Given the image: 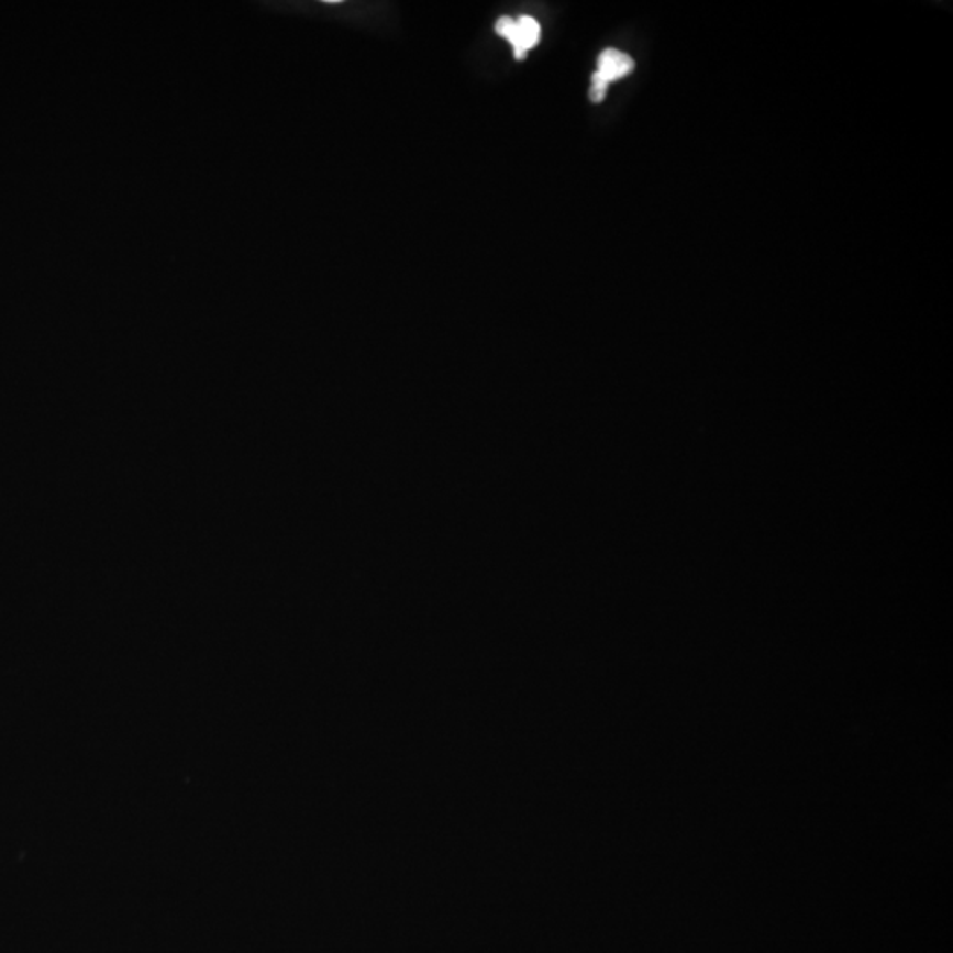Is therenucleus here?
Wrapping results in <instances>:
<instances>
[{"label":"nucleus","instance_id":"obj_2","mask_svg":"<svg viewBox=\"0 0 953 953\" xmlns=\"http://www.w3.org/2000/svg\"><path fill=\"white\" fill-rule=\"evenodd\" d=\"M516 23H518L520 41H518V48L514 49V55L516 58H524L527 52L538 45L539 40H541V25L535 20L530 19V16H521Z\"/></svg>","mask_w":953,"mask_h":953},{"label":"nucleus","instance_id":"obj_1","mask_svg":"<svg viewBox=\"0 0 953 953\" xmlns=\"http://www.w3.org/2000/svg\"><path fill=\"white\" fill-rule=\"evenodd\" d=\"M632 69H634V60L629 55L609 48L599 55V69H597L596 75L609 86L611 81L627 77Z\"/></svg>","mask_w":953,"mask_h":953}]
</instances>
